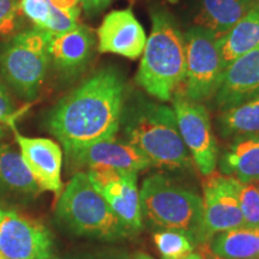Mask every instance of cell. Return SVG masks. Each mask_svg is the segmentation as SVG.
Wrapping results in <instances>:
<instances>
[{
    "mask_svg": "<svg viewBox=\"0 0 259 259\" xmlns=\"http://www.w3.org/2000/svg\"><path fill=\"white\" fill-rule=\"evenodd\" d=\"M0 252L6 259H52L53 236L42 223L0 208Z\"/></svg>",
    "mask_w": 259,
    "mask_h": 259,
    "instance_id": "30bf717a",
    "label": "cell"
},
{
    "mask_svg": "<svg viewBox=\"0 0 259 259\" xmlns=\"http://www.w3.org/2000/svg\"><path fill=\"white\" fill-rule=\"evenodd\" d=\"M51 34L38 28L24 30L6 40L0 48V70L6 82L23 99L37 96L50 66Z\"/></svg>",
    "mask_w": 259,
    "mask_h": 259,
    "instance_id": "8992f818",
    "label": "cell"
},
{
    "mask_svg": "<svg viewBox=\"0 0 259 259\" xmlns=\"http://www.w3.org/2000/svg\"><path fill=\"white\" fill-rule=\"evenodd\" d=\"M139 202L142 216L155 228L183 233L202 245L203 199L196 192L155 174L142 184Z\"/></svg>",
    "mask_w": 259,
    "mask_h": 259,
    "instance_id": "277c9868",
    "label": "cell"
},
{
    "mask_svg": "<svg viewBox=\"0 0 259 259\" xmlns=\"http://www.w3.org/2000/svg\"><path fill=\"white\" fill-rule=\"evenodd\" d=\"M245 226L259 227V191L253 183H241L238 190Z\"/></svg>",
    "mask_w": 259,
    "mask_h": 259,
    "instance_id": "cb8c5ba5",
    "label": "cell"
},
{
    "mask_svg": "<svg viewBox=\"0 0 259 259\" xmlns=\"http://www.w3.org/2000/svg\"><path fill=\"white\" fill-rule=\"evenodd\" d=\"M253 184L255 185V187H257L258 191H259V179H257L255 181H253Z\"/></svg>",
    "mask_w": 259,
    "mask_h": 259,
    "instance_id": "836d02e7",
    "label": "cell"
},
{
    "mask_svg": "<svg viewBox=\"0 0 259 259\" xmlns=\"http://www.w3.org/2000/svg\"><path fill=\"white\" fill-rule=\"evenodd\" d=\"M14 101L10 97L6 87L0 80V124L2 122H10L11 118L14 116Z\"/></svg>",
    "mask_w": 259,
    "mask_h": 259,
    "instance_id": "83f0119b",
    "label": "cell"
},
{
    "mask_svg": "<svg viewBox=\"0 0 259 259\" xmlns=\"http://www.w3.org/2000/svg\"><path fill=\"white\" fill-rule=\"evenodd\" d=\"M208 244L212 259L259 258V227L242 226L221 232Z\"/></svg>",
    "mask_w": 259,
    "mask_h": 259,
    "instance_id": "ffe728a7",
    "label": "cell"
},
{
    "mask_svg": "<svg viewBox=\"0 0 259 259\" xmlns=\"http://www.w3.org/2000/svg\"><path fill=\"white\" fill-rule=\"evenodd\" d=\"M125 97L120 71L103 67L57 103L48 114V130L66 154L114 138L120 128Z\"/></svg>",
    "mask_w": 259,
    "mask_h": 259,
    "instance_id": "6da1fadb",
    "label": "cell"
},
{
    "mask_svg": "<svg viewBox=\"0 0 259 259\" xmlns=\"http://www.w3.org/2000/svg\"><path fill=\"white\" fill-rule=\"evenodd\" d=\"M126 142L151 166L186 169L192 157L181 138L176 113L163 103L138 99L124 107L121 124Z\"/></svg>",
    "mask_w": 259,
    "mask_h": 259,
    "instance_id": "7a4b0ae2",
    "label": "cell"
},
{
    "mask_svg": "<svg viewBox=\"0 0 259 259\" xmlns=\"http://www.w3.org/2000/svg\"><path fill=\"white\" fill-rule=\"evenodd\" d=\"M184 45L185 72L176 94L198 103L213 99L225 71L219 38L208 29L194 25L184 32Z\"/></svg>",
    "mask_w": 259,
    "mask_h": 259,
    "instance_id": "52a82bcc",
    "label": "cell"
},
{
    "mask_svg": "<svg viewBox=\"0 0 259 259\" xmlns=\"http://www.w3.org/2000/svg\"><path fill=\"white\" fill-rule=\"evenodd\" d=\"M57 219L74 234L107 241L126 239L134 232L118 218L84 173L74 174L61 193Z\"/></svg>",
    "mask_w": 259,
    "mask_h": 259,
    "instance_id": "5b68a950",
    "label": "cell"
},
{
    "mask_svg": "<svg viewBox=\"0 0 259 259\" xmlns=\"http://www.w3.org/2000/svg\"><path fill=\"white\" fill-rule=\"evenodd\" d=\"M251 259H259V258H251Z\"/></svg>",
    "mask_w": 259,
    "mask_h": 259,
    "instance_id": "74e56055",
    "label": "cell"
},
{
    "mask_svg": "<svg viewBox=\"0 0 259 259\" xmlns=\"http://www.w3.org/2000/svg\"><path fill=\"white\" fill-rule=\"evenodd\" d=\"M259 46V3L252 6L225 36L219 38L223 67Z\"/></svg>",
    "mask_w": 259,
    "mask_h": 259,
    "instance_id": "d6986e66",
    "label": "cell"
},
{
    "mask_svg": "<svg viewBox=\"0 0 259 259\" xmlns=\"http://www.w3.org/2000/svg\"><path fill=\"white\" fill-rule=\"evenodd\" d=\"M254 4V0H198L194 23L221 38Z\"/></svg>",
    "mask_w": 259,
    "mask_h": 259,
    "instance_id": "e0dca14e",
    "label": "cell"
},
{
    "mask_svg": "<svg viewBox=\"0 0 259 259\" xmlns=\"http://www.w3.org/2000/svg\"><path fill=\"white\" fill-rule=\"evenodd\" d=\"M254 2H255V3H259V0H254Z\"/></svg>",
    "mask_w": 259,
    "mask_h": 259,
    "instance_id": "8d00e7d4",
    "label": "cell"
},
{
    "mask_svg": "<svg viewBox=\"0 0 259 259\" xmlns=\"http://www.w3.org/2000/svg\"><path fill=\"white\" fill-rule=\"evenodd\" d=\"M22 157L40 190L59 194L63 190L61 166L63 153L56 142L48 138H29L15 134Z\"/></svg>",
    "mask_w": 259,
    "mask_h": 259,
    "instance_id": "2e32d148",
    "label": "cell"
},
{
    "mask_svg": "<svg viewBox=\"0 0 259 259\" xmlns=\"http://www.w3.org/2000/svg\"><path fill=\"white\" fill-rule=\"evenodd\" d=\"M67 158L78 167L106 168L122 171H138L151 167L150 162L127 142L109 138L67 153Z\"/></svg>",
    "mask_w": 259,
    "mask_h": 259,
    "instance_id": "4fadbf2b",
    "label": "cell"
},
{
    "mask_svg": "<svg viewBox=\"0 0 259 259\" xmlns=\"http://www.w3.org/2000/svg\"><path fill=\"white\" fill-rule=\"evenodd\" d=\"M150 17V35L147 37L136 82L158 101H171L185 72L184 32L166 9L154 8Z\"/></svg>",
    "mask_w": 259,
    "mask_h": 259,
    "instance_id": "3957f363",
    "label": "cell"
},
{
    "mask_svg": "<svg viewBox=\"0 0 259 259\" xmlns=\"http://www.w3.org/2000/svg\"><path fill=\"white\" fill-rule=\"evenodd\" d=\"M18 12L17 0H0V38H10L17 34Z\"/></svg>",
    "mask_w": 259,
    "mask_h": 259,
    "instance_id": "484cf974",
    "label": "cell"
},
{
    "mask_svg": "<svg viewBox=\"0 0 259 259\" xmlns=\"http://www.w3.org/2000/svg\"><path fill=\"white\" fill-rule=\"evenodd\" d=\"M0 187L24 194L40 191L22 155L5 144H0Z\"/></svg>",
    "mask_w": 259,
    "mask_h": 259,
    "instance_id": "7402d4cb",
    "label": "cell"
},
{
    "mask_svg": "<svg viewBox=\"0 0 259 259\" xmlns=\"http://www.w3.org/2000/svg\"><path fill=\"white\" fill-rule=\"evenodd\" d=\"M50 0H21L19 10L30 19L35 27L44 30L51 16Z\"/></svg>",
    "mask_w": 259,
    "mask_h": 259,
    "instance_id": "4316f807",
    "label": "cell"
},
{
    "mask_svg": "<svg viewBox=\"0 0 259 259\" xmlns=\"http://www.w3.org/2000/svg\"><path fill=\"white\" fill-rule=\"evenodd\" d=\"M54 8L59 10H72L79 8L80 0H50Z\"/></svg>",
    "mask_w": 259,
    "mask_h": 259,
    "instance_id": "4dcf8cb0",
    "label": "cell"
},
{
    "mask_svg": "<svg viewBox=\"0 0 259 259\" xmlns=\"http://www.w3.org/2000/svg\"><path fill=\"white\" fill-rule=\"evenodd\" d=\"M61 259H130V255L127 252L122 250H103L71 255V257Z\"/></svg>",
    "mask_w": 259,
    "mask_h": 259,
    "instance_id": "f1b7e54d",
    "label": "cell"
},
{
    "mask_svg": "<svg viewBox=\"0 0 259 259\" xmlns=\"http://www.w3.org/2000/svg\"><path fill=\"white\" fill-rule=\"evenodd\" d=\"M218 127L222 138L259 137V95L222 111Z\"/></svg>",
    "mask_w": 259,
    "mask_h": 259,
    "instance_id": "44dd1931",
    "label": "cell"
},
{
    "mask_svg": "<svg viewBox=\"0 0 259 259\" xmlns=\"http://www.w3.org/2000/svg\"><path fill=\"white\" fill-rule=\"evenodd\" d=\"M184 259H204V257L202 254L197 253V252H192V253L187 255V257H185Z\"/></svg>",
    "mask_w": 259,
    "mask_h": 259,
    "instance_id": "1f68e13d",
    "label": "cell"
},
{
    "mask_svg": "<svg viewBox=\"0 0 259 259\" xmlns=\"http://www.w3.org/2000/svg\"><path fill=\"white\" fill-rule=\"evenodd\" d=\"M218 163L225 176L253 183L259 179V137L234 138L219 156Z\"/></svg>",
    "mask_w": 259,
    "mask_h": 259,
    "instance_id": "ac0fdd59",
    "label": "cell"
},
{
    "mask_svg": "<svg viewBox=\"0 0 259 259\" xmlns=\"http://www.w3.org/2000/svg\"><path fill=\"white\" fill-rule=\"evenodd\" d=\"M99 51L136 60L143 54L147 34L131 9L115 10L103 18L97 29Z\"/></svg>",
    "mask_w": 259,
    "mask_h": 259,
    "instance_id": "7c38bea8",
    "label": "cell"
},
{
    "mask_svg": "<svg viewBox=\"0 0 259 259\" xmlns=\"http://www.w3.org/2000/svg\"><path fill=\"white\" fill-rule=\"evenodd\" d=\"M258 95L259 46L226 67L213 99L216 107L222 112Z\"/></svg>",
    "mask_w": 259,
    "mask_h": 259,
    "instance_id": "9a60e30c",
    "label": "cell"
},
{
    "mask_svg": "<svg viewBox=\"0 0 259 259\" xmlns=\"http://www.w3.org/2000/svg\"><path fill=\"white\" fill-rule=\"evenodd\" d=\"M112 0H80V5L87 15H96L105 10Z\"/></svg>",
    "mask_w": 259,
    "mask_h": 259,
    "instance_id": "f546056e",
    "label": "cell"
},
{
    "mask_svg": "<svg viewBox=\"0 0 259 259\" xmlns=\"http://www.w3.org/2000/svg\"><path fill=\"white\" fill-rule=\"evenodd\" d=\"M154 242L162 254V259H184L196 247L189 236L174 231L155 233Z\"/></svg>",
    "mask_w": 259,
    "mask_h": 259,
    "instance_id": "603a6c76",
    "label": "cell"
},
{
    "mask_svg": "<svg viewBox=\"0 0 259 259\" xmlns=\"http://www.w3.org/2000/svg\"><path fill=\"white\" fill-rule=\"evenodd\" d=\"M240 181L234 177L213 171L206 177L203 198L202 245L213 235L245 226L238 190Z\"/></svg>",
    "mask_w": 259,
    "mask_h": 259,
    "instance_id": "9c48e42d",
    "label": "cell"
},
{
    "mask_svg": "<svg viewBox=\"0 0 259 259\" xmlns=\"http://www.w3.org/2000/svg\"><path fill=\"white\" fill-rule=\"evenodd\" d=\"M3 137H4V130L0 127V139H2Z\"/></svg>",
    "mask_w": 259,
    "mask_h": 259,
    "instance_id": "e575fe53",
    "label": "cell"
},
{
    "mask_svg": "<svg viewBox=\"0 0 259 259\" xmlns=\"http://www.w3.org/2000/svg\"><path fill=\"white\" fill-rule=\"evenodd\" d=\"M171 101L181 138L197 168L208 177L215 171L220 156L209 112L202 103L190 101L178 94Z\"/></svg>",
    "mask_w": 259,
    "mask_h": 259,
    "instance_id": "ba28073f",
    "label": "cell"
},
{
    "mask_svg": "<svg viewBox=\"0 0 259 259\" xmlns=\"http://www.w3.org/2000/svg\"><path fill=\"white\" fill-rule=\"evenodd\" d=\"M89 180L118 218L134 232L142 228V210L137 189V173L93 168Z\"/></svg>",
    "mask_w": 259,
    "mask_h": 259,
    "instance_id": "8fae6325",
    "label": "cell"
},
{
    "mask_svg": "<svg viewBox=\"0 0 259 259\" xmlns=\"http://www.w3.org/2000/svg\"><path fill=\"white\" fill-rule=\"evenodd\" d=\"M95 44L94 31L82 24L64 34L51 35L48 45L50 61L65 78H74L85 70L93 59Z\"/></svg>",
    "mask_w": 259,
    "mask_h": 259,
    "instance_id": "5bb4252c",
    "label": "cell"
},
{
    "mask_svg": "<svg viewBox=\"0 0 259 259\" xmlns=\"http://www.w3.org/2000/svg\"><path fill=\"white\" fill-rule=\"evenodd\" d=\"M134 259H153L150 257V255L149 254H145V253H138V254H136L135 255V258Z\"/></svg>",
    "mask_w": 259,
    "mask_h": 259,
    "instance_id": "d6a6232c",
    "label": "cell"
},
{
    "mask_svg": "<svg viewBox=\"0 0 259 259\" xmlns=\"http://www.w3.org/2000/svg\"><path fill=\"white\" fill-rule=\"evenodd\" d=\"M0 259H6V258H5V255H4V254H3V253H2V252H0Z\"/></svg>",
    "mask_w": 259,
    "mask_h": 259,
    "instance_id": "d590c367",
    "label": "cell"
},
{
    "mask_svg": "<svg viewBox=\"0 0 259 259\" xmlns=\"http://www.w3.org/2000/svg\"><path fill=\"white\" fill-rule=\"evenodd\" d=\"M80 9L59 10L52 5L51 16L44 30L51 35H59L72 30L78 24Z\"/></svg>",
    "mask_w": 259,
    "mask_h": 259,
    "instance_id": "d4e9b609",
    "label": "cell"
}]
</instances>
